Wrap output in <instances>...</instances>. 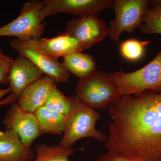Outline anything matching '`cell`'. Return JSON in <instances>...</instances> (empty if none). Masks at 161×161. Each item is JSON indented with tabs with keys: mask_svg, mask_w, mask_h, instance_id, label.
<instances>
[{
	"mask_svg": "<svg viewBox=\"0 0 161 161\" xmlns=\"http://www.w3.org/2000/svg\"><path fill=\"white\" fill-rule=\"evenodd\" d=\"M70 98L71 108L67 117L63 137L58 146L71 148L78 140L86 137H92L100 142L106 141L107 136L95 128L100 114L82 103L76 95Z\"/></svg>",
	"mask_w": 161,
	"mask_h": 161,
	"instance_id": "cell-2",
	"label": "cell"
},
{
	"mask_svg": "<svg viewBox=\"0 0 161 161\" xmlns=\"http://www.w3.org/2000/svg\"><path fill=\"white\" fill-rule=\"evenodd\" d=\"M112 0H45L40 10L41 22L47 17L59 13L71 14L79 17L98 16L104 9L113 8Z\"/></svg>",
	"mask_w": 161,
	"mask_h": 161,
	"instance_id": "cell-8",
	"label": "cell"
},
{
	"mask_svg": "<svg viewBox=\"0 0 161 161\" xmlns=\"http://www.w3.org/2000/svg\"><path fill=\"white\" fill-rule=\"evenodd\" d=\"M112 75L120 97L161 88V49L155 58L142 69L130 73L119 71Z\"/></svg>",
	"mask_w": 161,
	"mask_h": 161,
	"instance_id": "cell-4",
	"label": "cell"
},
{
	"mask_svg": "<svg viewBox=\"0 0 161 161\" xmlns=\"http://www.w3.org/2000/svg\"><path fill=\"white\" fill-rule=\"evenodd\" d=\"M108 112L115 152L135 160L161 161V88L119 97Z\"/></svg>",
	"mask_w": 161,
	"mask_h": 161,
	"instance_id": "cell-1",
	"label": "cell"
},
{
	"mask_svg": "<svg viewBox=\"0 0 161 161\" xmlns=\"http://www.w3.org/2000/svg\"><path fill=\"white\" fill-rule=\"evenodd\" d=\"M71 106V98L64 95L55 84L52 87L43 106L50 111L62 114L66 117L69 114Z\"/></svg>",
	"mask_w": 161,
	"mask_h": 161,
	"instance_id": "cell-19",
	"label": "cell"
},
{
	"mask_svg": "<svg viewBox=\"0 0 161 161\" xmlns=\"http://www.w3.org/2000/svg\"><path fill=\"white\" fill-rule=\"evenodd\" d=\"M35 158L34 151L23 143L15 131H0V161H32Z\"/></svg>",
	"mask_w": 161,
	"mask_h": 161,
	"instance_id": "cell-13",
	"label": "cell"
},
{
	"mask_svg": "<svg viewBox=\"0 0 161 161\" xmlns=\"http://www.w3.org/2000/svg\"><path fill=\"white\" fill-rule=\"evenodd\" d=\"M75 93L82 103L94 109H106L120 97L113 75L97 69L88 76L79 79Z\"/></svg>",
	"mask_w": 161,
	"mask_h": 161,
	"instance_id": "cell-3",
	"label": "cell"
},
{
	"mask_svg": "<svg viewBox=\"0 0 161 161\" xmlns=\"http://www.w3.org/2000/svg\"><path fill=\"white\" fill-rule=\"evenodd\" d=\"M36 150V156L32 161H70V156L78 150L43 144L37 145Z\"/></svg>",
	"mask_w": 161,
	"mask_h": 161,
	"instance_id": "cell-18",
	"label": "cell"
},
{
	"mask_svg": "<svg viewBox=\"0 0 161 161\" xmlns=\"http://www.w3.org/2000/svg\"><path fill=\"white\" fill-rule=\"evenodd\" d=\"M29 41L57 60L60 57L63 58L72 53L82 52L86 49L78 40L64 32L54 37L41 38L40 40Z\"/></svg>",
	"mask_w": 161,
	"mask_h": 161,
	"instance_id": "cell-12",
	"label": "cell"
},
{
	"mask_svg": "<svg viewBox=\"0 0 161 161\" xmlns=\"http://www.w3.org/2000/svg\"><path fill=\"white\" fill-rule=\"evenodd\" d=\"M62 64L69 73L80 78L86 77L96 69V63L91 55L81 52L72 53L63 57Z\"/></svg>",
	"mask_w": 161,
	"mask_h": 161,
	"instance_id": "cell-15",
	"label": "cell"
},
{
	"mask_svg": "<svg viewBox=\"0 0 161 161\" xmlns=\"http://www.w3.org/2000/svg\"><path fill=\"white\" fill-rule=\"evenodd\" d=\"M42 4L43 2L38 0L24 3L17 18L0 27V37H15L25 42L41 39L45 26L40 19Z\"/></svg>",
	"mask_w": 161,
	"mask_h": 161,
	"instance_id": "cell-5",
	"label": "cell"
},
{
	"mask_svg": "<svg viewBox=\"0 0 161 161\" xmlns=\"http://www.w3.org/2000/svg\"><path fill=\"white\" fill-rule=\"evenodd\" d=\"M64 32L78 40L86 49L109 36V27L98 16H86L69 21Z\"/></svg>",
	"mask_w": 161,
	"mask_h": 161,
	"instance_id": "cell-10",
	"label": "cell"
},
{
	"mask_svg": "<svg viewBox=\"0 0 161 161\" xmlns=\"http://www.w3.org/2000/svg\"><path fill=\"white\" fill-rule=\"evenodd\" d=\"M54 84L51 78L46 75L43 76L25 90L20 95L17 103L23 110L35 113L44 105Z\"/></svg>",
	"mask_w": 161,
	"mask_h": 161,
	"instance_id": "cell-14",
	"label": "cell"
},
{
	"mask_svg": "<svg viewBox=\"0 0 161 161\" xmlns=\"http://www.w3.org/2000/svg\"><path fill=\"white\" fill-rule=\"evenodd\" d=\"M9 45L19 55L30 60L43 75L51 78L55 82L68 81L70 74L62 63L50 57L30 41L25 42L14 39L10 41Z\"/></svg>",
	"mask_w": 161,
	"mask_h": 161,
	"instance_id": "cell-7",
	"label": "cell"
},
{
	"mask_svg": "<svg viewBox=\"0 0 161 161\" xmlns=\"http://www.w3.org/2000/svg\"><path fill=\"white\" fill-rule=\"evenodd\" d=\"M140 26L144 34H161V0L150 2Z\"/></svg>",
	"mask_w": 161,
	"mask_h": 161,
	"instance_id": "cell-17",
	"label": "cell"
},
{
	"mask_svg": "<svg viewBox=\"0 0 161 161\" xmlns=\"http://www.w3.org/2000/svg\"><path fill=\"white\" fill-rule=\"evenodd\" d=\"M42 134H61L66 125L67 117L42 107L35 112Z\"/></svg>",
	"mask_w": 161,
	"mask_h": 161,
	"instance_id": "cell-16",
	"label": "cell"
},
{
	"mask_svg": "<svg viewBox=\"0 0 161 161\" xmlns=\"http://www.w3.org/2000/svg\"><path fill=\"white\" fill-rule=\"evenodd\" d=\"M43 76L33 63L23 56L14 60L9 72L8 80L11 94L1 101V105L18 101L20 95L30 85Z\"/></svg>",
	"mask_w": 161,
	"mask_h": 161,
	"instance_id": "cell-9",
	"label": "cell"
},
{
	"mask_svg": "<svg viewBox=\"0 0 161 161\" xmlns=\"http://www.w3.org/2000/svg\"><path fill=\"white\" fill-rule=\"evenodd\" d=\"M151 42L150 40L140 41L133 39L125 40L120 43L121 54L127 60H139L143 56L145 47Z\"/></svg>",
	"mask_w": 161,
	"mask_h": 161,
	"instance_id": "cell-20",
	"label": "cell"
},
{
	"mask_svg": "<svg viewBox=\"0 0 161 161\" xmlns=\"http://www.w3.org/2000/svg\"><path fill=\"white\" fill-rule=\"evenodd\" d=\"M6 130H13L18 133L26 147L32 144L42 134L35 113L23 110L17 103L11 104L3 119Z\"/></svg>",
	"mask_w": 161,
	"mask_h": 161,
	"instance_id": "cell-11",
	"label": "cell"
},
{
	"mask_svg": "<svg viewBox=\"0 0 161 161\" xmlns=\"http://www.w3.org/2000/svg\"><path fill=\"white\" fill-rule=\"evenodd\" d=\"M14 59L4 53L0 48V83L6 85L9 84L8 76L10 67Z\"/></svg>",
	"mask_w": 161,
	"mask_h": 161,
	"instance_id": "cell-21",
	"label": "cell"
},
{
	"mask_svg": "<svg viewBox=\"0 0 161 161\" xmlns=\"http://www.w3.org/2000/svg\"><path fill=\"white\" fill-rule=\"evenodd\" d=\"M150 1L148 0H115L113 9L115 19L110 20L109 36L115 43L119 41V36L125 31L132 33L142 24L143 17Z\"/></svg>",
	"mask_w": 161,
	"mask_h": 161,
	"instance_id": "cell-6",
	"label": "cell"
},
{
	"mask_svg": "<svg viewBox=\"0 0 161 161\" xmlns=\"http://www.w3.org/2000/svg\"><path fill=\"white\" fill-rule=\"evenodd\" d=\"M98 161H139L126 157L124 156L108 152L104 154L99 156Z\"/></svg>",
	"mask_w": 161,
	"mask_h": 161,
	"instance_id": "cell-22",
	"label": "cell"
},
{
	"mask_svg": "<svg viewBox=\"0 0 161 161\" xmlns=\"http://www.w3.org/2000/svg\"><path fill=\"white\" fill-rule=\"evenodd\" d=\"M0 85L1 83H0ZM10 90L9 89V87L6 89H0V104H1V99L3 96H5V95H7L8 93H10Z\"/></svg>",
	"mask_w": 161,
	"mask_h": 161,
	"instance_id": "cell-23",
	"label": "cell"
}]
</instances>
